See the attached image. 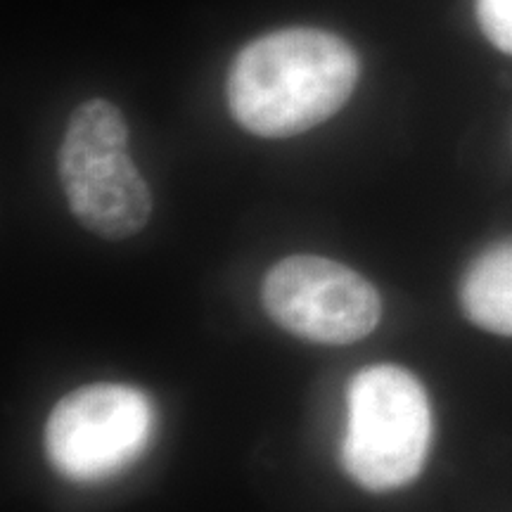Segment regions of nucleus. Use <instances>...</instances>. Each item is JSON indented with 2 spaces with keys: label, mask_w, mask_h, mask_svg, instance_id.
I'll list each match as a JSON object with an SVG mask.
<instances>
[{
  "label": "nucleus",
  "mask_w": 512,
  "mask_h": 512,
  "mask_svg": "<svg viewBox=\"0 0 512 512\" xmlns=\"http://www.w3.org/2000/svg\"><path fill=\"white\" fill-rule=\"evenodd\" d=\"M432 446V403L406 368L380 363L351 377L342 465L366 491H394L418 479Z\"/></svg>",
  "instance_id": "obj_2"
},
{
  "label": "nucleus",
  "mask_w": 512,
  "mask_h": 512,
  "mask_svg": "<svg viewBox=\"0 0 512 512\" xmlns=\"http://www.w3.org/2000/svg\"><path fill=\"white\" fill-rule=\"evenodd\" d=\"M155 418L150 396L128 384L98 382L74 389L46 420L48 463L72 482H105L143 456Z\"/></svg>",
  "instance_id": "obj_4"
},
{
  "label": "nucleus",
  "mask_w": 512,
  "mask_h": 512,
  "mask_svg": "<svg viewBox=\"0 0 512 512\" xmlns=\"http://www.w3.org/2000/svg\"><path fill=\"white\" fill-rule=\"evenodd\" d=\"M475 10L479 29L489 43L512 55V0H477Z\"/></svg>",
  "instance_id": "obj_7"
},
{
  "label": "nucleus",
  "mask_w": 512,
  "mask_h": 512,
  "mask_svg": "<svg viewBox=\"0 0 512 512\" xmlns=\"http://www.w3.org/2000/svg\"><path fill=\"white\" fill-rule=\"evenodd\" d=\"M361 62L342 36L290 27L254 38L226 81L233 119L259 138H292L328 121L354 93Z\"/></svg>",
  "instance_id": "obj_1"
},
{
  "label": "nucleus",
  "mask_w": 512,
  "mask_h": 512,
  "mask_svg": "<svg viewBox=\"0 0 512 512\" xmlns=\"http://www.w3.org/2000/svg\"><path fill=\"white\" fill-rule=\"evenodd\" d=\"M261 304L285 332L325 347L361 342L382 318L373 283L354 268L316 254L278 261L261 283Z\"/></svg>",
  "instance_id": "obj_5"
},
{
  "label": "nucleus",
  "mask_w": 512,
  "mask_h": 512,
  "mask_svg": "<svg viewBox=\"0 0 512 512\" xmlns=\"http://www.w3.org/2000/svg\"><path fill=\"white\" fill-rule=\"evenodd\" d=\"M460 309L479 330L512 337V240L482 249L458 285Z\"/></svg>",
  "instance_id": "obj_6"
},
{
  "label": "nucleus",
  "mask_w": 512,
  "mask_h": 512,
  "mask_svg": "<svg viewBox=\"0 0 512 512\" xmlns=\"http://www.w3.org/2000/svg\"><path fill=\"white\" fill-rule=\"evenodd\" d=\"M128 126L105 98L81 102L57 152V174L69 209L98 238L126 240L152 216L150 185L126 152Z\"/></svg>",
  "instance_id": "obj_3"
}]
</instances>
